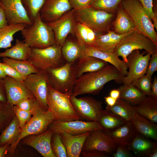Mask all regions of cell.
<instances>
[{
  "instance_id": "5b68a950",
  "label": "cell",
  "mask_w": 157,
  "mask_h": 157,
  "mask_svg": "<svg viewBox=\"0 0 157 157\" xmlns=\"http://www.w3.org/2000/svg\"><path fill=\"white\" fill-rule=\"evenodd\" d=\"M145 50L152 54L157 53V44L137 29L125 36L116 46L114 52L126 63L127 56L136 50Z\"/></svg>"
},
{
  "instance_id": "7402d4cb",
  "label": "cell",
  "mask_w": 157,
  "mask_h": 157,
  "mask_svg": "<svg viewBox=\"0 0 157 157\" xmlns=\"http://www.w3.org/2000/svg\"><path fill=\"white\" fill-rule=\"evenodd\" d=\"M147 138L136 132L127 146L139 156L149 157L157 149V142H151Z\"/></svg>"
},
{
  "instance_id": "8fae6325",
  "label": "cell",
  "mask_w": 157,
  "mask_h": 157,
  "mask_svg": "<svg viewBox=\"0 0 157 157\" xmlns=\"http://www.w3.org/2000/svg\"><path fill=\"white\" fill-rule=\"evenodd\" d=\"M139 50L133 51L127 57V75L123 79V84L128 85L146 74L151 54L144 55Z\"/></svg>"
},
{
  "instance_id": "b9f144b4",
  "label": "cell",
  "mask_w": 157,
  "mask_h": 157,
  "mask_svg": "<svg viewBox=\"0 0 157 157\" xmlns=\"http://www.w3.org/2000/svg\"><path fill=\"white\" fill-rule=\"evenodd\" d=\"M152 76L145 74L131 84L140 90L147 96H151Z\"/></svg>"
},
{
  "instance_id": "ac0fdd59",
  "label": "cell",
  "mask_w": 157,
  "mask_h": 157,
  "mask_svg": "<svg viewBox=\"0 0 157 157\" xmlns=\"http://www.w3.org/2000/svg\"><path fill=\"white\" fill-rule=\"evenodd\" d=\"M72 9L69 0H45L39 12L42 19L47 23L58 19Z\"/></svg>"
},
{
  "instance_id": "f6af8a7d",
  "label": "cell",
  "mask_w": 157,
  "mask_h": 157,
  "mask_svg": "<svg viewBox=\"0 0 157 157\" xmlns=\"http://www.w3.org/2000/svg\"><path fill=\"white\" fill-rule=\"evenodd\" d=\"M0 65L6 76L12 78L17 81L22 82L25 78L14 68L5 63L1 62Z\"/></svg>"
},
{
  "instance_id": "f1b7e54d",
  "label": "cell",
  "mask_w": 157,
  "mask_h": 157,
  "mask_svg": "<svg viewBox=\"0 0 157 157\" xmlns=\"http://www.w3.org/2000/svg\"><path fill=\"white\" fill-rule=\"evenodd\" d=\"M31 50V48L23 41L17 39L14 45L0 52V57L26 60L30 56Z\"/></svg>"
},
{
  "instance_id": "83f0119b",
  "label": "cell",
  "mask_w": 157,
  "mask_h": 157,
  "mask_svg": "<svg viewBox=\"0 0 157 157\" xmlns=\"http://www.w3.org/2000/svg\"><path fill=\"white\" fill-rule=\"evenodd\" d=\"M133 107L136 113L153 123H157V99L147 96L143 101Z\"/></svg>"
},
{
  "instance_id": "4fadbf2b",
  "label": "cell",
  "mask_w": 157,
  "mask_h": 157,
  "mask_svg": "<svg viewBox=\"0 0 157 157\" xmlns=\"http://www.w3.org/2000/svg\"><path fill=\"white\" fill-rule=\"evenodd\" d=\"M53 133L65 132L76 135L97 130H105L96 121H85L75 120L69 121H53L48 128Z\"/></svg>"
},
{
  "instance_id": "4dcf8cb0",
  "label": "cell",
  "mask_w": 157,
  "mask_h": 157,
  "mask_svg": "<svg viewBox=\"0 0 157 157\" xmlns=\"http://www.w3.org/2000/svg\"><path fill=\"white\" fill-rule=\"evenodd\" d=\"M74 35L78 43L82 47H92L97 35L89 27L78 22L76 23Z\"/></svg>"
},
{
  "instance_id": "816d5d0a",
  "label": "cell",
  "mask_w": 157,
  "mask_h": 157,
  "mask_svg": "<svg viewBox=\"0 0 157 157\" xmlns=\"http://www.w3.org/2000/svg\"><path fill=\"white\" fill-rule=\"evenodd\" d=\"M106 154L102 152L82 151L80 156L83 157H107Z\"/></svg>"
},
{
  "instance_id": "7dc6e473",
  "label": "cell",
  "mask_w": 157,
  "mask_h": 157,
  "mask_svg": "<svg viewBox=\"0 0 157 157\" xmlns=\"http://www.w3.org/2000/svg\"><path fill=\"white\" fill-rule=\"evenodd\" d=\"M92 0H69L72 9L77 10L89 7Z\"/></svg>"
},
{
  "instance_id": "60d3db41",
  "label": "cell",
  "mask_w": 157,
  "mask_h": 157,
  "mask_svg": "<svg viewBox=\"0 0 157 157\" xmlns=\"http://www.w3.org/2000/svg\"><path fill=\"white\" fill-rule=\"evenodd\" d=\"M51 144L56 157H67L66 148L62 142L60 133H53Z\"/></svg>"
},
{
  "instance_id": "8d00e7d4",
  "label": "cell",
  "mask_w": 157,
  "mask_h": 157,
  "mask_svg": "<svg viewBox=\"0 0 157 157\" xmlns=\"http://www.w3.org/2000/svg\"><path fill=\"white\" fill-rule=\"evenodd\" d=\"M92 47L100 51L108 53L114 52L116 46L107 32L105 34H98Z\"/></svg>"
},
{
  "instance_id": "7c38bea8",
  "label": "cell",
  "mask_w": 157,
  "mask_h": 157,
  "mask_svg": "<svg viewBox=\"0 0 157 157\" xmlns=\"http://www.w3.org/2000/svg\"><path fill=\"white\" fill-rule=\"evenodd\" d=\"M33 94L41 106L47 110L48 87L46 70H41L26 77L22 82Z\"/></svg>"
},
{
  "instance_id": "9a60e30c",
  "label": "cell",
  "mask_w": 157,
  "mask_h": 157,
  "mask_svg": "<svg viewBox=\"0 0 157 157\" xmlns=\"http://www.w3.org/2000/svg\"><path fill=\"white\" fill-rule=\"evenodd\" d=\"M74 12V10L72 9L58 19L47 23L53 32L56 44L62 46L68 34L74 35L76 23Z\"/></svg>"
},
{
  "instance_id": "484cf974",
  "label": "cell",
  "mask_w": 157,
  "mask_h": 157,
  "mask_svg": "<svg viewBox=\"0 0 157 157\" xmlns=\"http://www.w3.org/2000/svg\"><path fill=\"white\" fill-rule=\"evenodd\" d=\"M116 13V17L112 23L115 33L125 34L136 29L132 20L123 8L121 3Z\"/></svg>"
},
{
  "instance_id": "6da1fadb",
  "label": "cell",
  "mask_w": 157,
  "mask_h": 157,
  "mask_svg": "<svg viewBox=\"0 0 157 157\" xmlns=\"http://www.w3.org/2000/svg\"><path fill=\"white\" fill-rule=\"evenodd\" d=\"M125 76L114 66L108 65L101 70L85 73L77 78L71 95L76 97L85 94H97L110 81L123 83Z\"/></svg>"
},
{
  "instance_id": "94428289",
  "label": "cell",
  "mask_w": 157,
  "mask_h": 157,
  "mask_svg": "<svg viewBox=\"0 0 157 157\" xmlns=\"http://www.w3.org/2000/svg\"></svg>"
},
{
  "instance_id": "ffe728a7",
  "label": "cell",
  "mask_w": 157,
  "mask_h": 157,
  "mask_svg": "<svg viewBox=\"0 0 157 157\" xmlns=\"http://www.w3.org/2000/svg\"><path fill=\"white\" fill-rule=\"evenodd\" d=\"M92 56L105 61L115 67L124 76L127 74L126 63L121 60L114 52L109 53L104 52L92 47H83L82 56Z\"/></svg>"
},
{
  "instance_id": "f35d334b",
  "label": "cell",
  "mask_w": 157,
  "mask_h": 157,
  "mask_svg": "<svg viewBox=\"0 0 157 157\" xmlns=\"http://www.w3.org/2000/svg\"><path fill=\"white\" fill-rule=\"evenodd\" d=\"M15 115L13 106L7 103L0 104V134Z\"/></svg>"
},
{
  "instance_id": "ba28073f",
  "label": "cell",
  "mask_w": 157,
  "mask_h": 157,
  "mask_svg": "<svg viewBox=\"0 0 157 157\" xmlns=\"http://www.w3.org/2000/svg\"><path fill=\"white\" fill-rule=\"evenodd\" d=\"M61 47L55 44L43 48H31L27 60L39 71L59 67L64 64Z\"/></svg>"
},
{
  "instance_id": "836d02e7",
  "label": "cell",
  "mask_w": 157,
  "mask_h": 157,
  "mask_svg": "<svg viewBox=\"0 0 157 157\" xmlns=\"http://www.w3.org/2000/svg\"><path fill=\"white\" fill-rule=\"evenodd\" d=\"M62 56L67 62H73L82 57L83 47L77 41L66 40L61 47Z\"/></svg>"
},
{
  "instance_id": "11a10c76",
  "label": "cell",
  "mask_w": 157,
  "mask_h": 157,
  "mask_svg": "<svg viewBox=\"0 0 157 157\" xmlns=\"http://www.w3.org/2000/svg\"><path fill=\"white\" fill-rule=\"evenodd\" d=\"M10 145L6 144L0 147V157H4L8 152Z\"/></svg>"
},
{
  "instance_id": "d6986e66",
  "label": "cell",
  "mask_w": 157,
  "mask_h": 157,
  "mask_svg": "<svg viewBox=\"0 0 157 157\" xmlns=\"http://www.w3.org/2000/svg\"><path fill=\"white\" fill-rule=\"evenodd\" d=\"M7 103L12 106L23 100L35 97L22 82L6 76L3 79Z\"/></svg>"
},
{
  "instance_id": "d6a6232c",
  "label": "cell",
  "mask_w": 157,
  "mask_h": 157,
  "mask_svg": "<svg viewBox=\"0 0 157 157\" xmlns=\"http://www.w3.org/2000/svg\"><path fill=\"white\" fill-rule=\"evenodd\" d=\"M27 25L24 24H8L0 28V49H6L12 47L14 36L21 31Z\"/></svg>"
},
{
  "instance_id": "6f0895ef",
  "label": "cell",
  "mask_w": 157,
  "mask_h": 157,
  "mask_svg": "<svg viewBox=\"0 0 157 157\" xmlns=\"http://www.w3.org/2000/svg\"><path fill=\"white\" fill-rule=\"evenodd\" d=\"M119 95L120 92L118 89L112 90L110 92V96L116 99L119 98Z\"/></svg>"
},
{
  "instance_id": "e575fe53",
  "label": "cell",
  "mask_w": 157,
  "mask_h": 157,
  "mask_svg": "<svg viewBox=\"0 0 157 157\" xmlns=\"http://www.w3.org/2000/svg\"><path fill=\"white\" fill-rule=\"evenodd\" d=\"M97 122L106 132L114 129L127 122L106 109L102 110Z\"/></svg>"
},
{
  "instance_id": "681fc988",
  "label": "cell",
  "mask_w": 157,
  "mask_h": 157,
  "mask_svg": "<svg viewBox=\"0 0 157 157\" xmlns=\"http://www.w3.org/2000/svg\"><path fill=\"white\" fill-rule=\"evenodd\" d=\"M157 70V53L151 54L146 74L152 76Z\"/></svg>"
},
{
  "instance_id": "2e32d148",
  "label": "cell",
  "mask_w": 157,
  "mask_h": 157,
  "mask_svg": "<svg viewBox=\"0 0 157 157\" xmlns=\"http://www.w3.org/2000/svg\"><path fill=\"white\" fill-rule=\"evenodd\" d=\"M8 24L32 23L29 19L21 0H0Z\"/></svg>"
},
{
  "instance_id": "c3c4849f",
  "label": "cell",
  "mask_w": 157,
  "mask_h": 157,
  "mask_svg": "<svg viewBox=\"0 0 157 157\" xmlns=\"http://www.w3.org/2000/svg\"><path fill=\"white\" fill-rule=\"evenodd\" d=\"M138 0L142 4L149 18L151 20H153L157 14V13L154 12L153 10V0Z\"/></svg>"
},
{
  "instance_id": "52a82bcc",
  "label": "cell",
  "mask_w": 157,
  "mask_h": 157,
  "mask_svg": "<svg viewBox=\"0 0 157 157\" xmlns=\"http://www.w3.org/2000/svg\"><path fill=\"white\" fill-rule=\"evenodd\" d=\"M76 20L88 26L98 34L108 32L113 22L115 13L90 7L74 10Z\"/></svg>"
},
{
  "instance_id": "603a6c76",
  "label": "cell",
  "mask_w": 157,
  "mask_h": 157,
  "mask_svg": "<svg viewBox=\"0 0 157 157\" xmlns=\"http://www.w3.org/2000/svg\"><path fill=\"white\" fill-rule=\"evenodd\" d=\"M135 131L147 138L157 141V125L136 113L130 121Z\"/></svg>"
},
{
  "instance_id": "e0dca14e",
  "label": "cell",
  "mask_w": 157,
  "mask_h": 157,
  "mask_svg": "<svg viewBox=\"0 0 157 157\" xmlns=\"http://www.w3.org/2000/svg\"><path fill=\"white\" fill-rule=\"evenodd\" d=\"M53 133L52 130L48 128L43 133L28 135L20 141L23 144L35 149L43 157H56L51 144V138Z\"/></svg>"
},
{
  "instance_id": "4316f807",
  "label": "cell",
  "mask_w": 157,
  "mask_h": 157,
  "mask_svg": "<svg viewBox=\"0 0 157 157\" xmlns=\"http://www.w3.org/2000/svg\"><path fill=\"white\" fill-rule=\"evenodd\" d=\"M21 130L18 119L15 115L0 134V147L7 144L10 145L9 149L12 147L18 139Z\"/></svg>"
},
{
  "instance_id": "d4e9b609",
  "label": "cell",
  "mask_w": 157,
  "mask_h": 157,
  "mask_svg": "<svg viewBox=\"0 0 157 157\" xmlns=\"http://www.w3.org/2000/svg\"><path fill=\"white\" fill-rule=\"evenodd\" d=\"M106 132L117 145L127 146L129 144L136 132L130 121L127 122L114 129Z\"/></svg>"
},
{
  "instance_id": "ee69618b",
  "label": "cell",
  "mask_w": 157,
  "mask_h": 157,
  "mask_svg": "<svg viewBox=\"0 0 157 157\" xmlns=\"http://www.w3.org/2000/svg\"><path fill=\"white\" fill-rule=\"evenodd\" d=\"M15 115L17 118L22 129L31 119L32 115L29 112L19 109L15 105L13 106Z\"/></svg>"
},
{
  "instance_id": "74e56055",
  "label": "cell",
  "mask_w": 157,
  "mask_h": 157,
  "mask_svg": "<svg viewBox=\"0 0 157 157\" xmlns=\"http://www.w3.org/2000/svg\"><path fill=\"white\" fill-rule=\"evenodd\" d=\"M123 0H92L89 7L92 8L115 13Z\"/></svg>"
},
{
  "instance_id": "1f68e13d",
  "label": "cell",
  "mask_w": 157,
  "mask_h": 157,
  "mask_svg": "<svg viewBox=\"0 0 157 157\" xmlns=\"http://www.w3.org/2000/svg\"><path fill=\"white\" fill-rule=\"evenodd\" d=\"M106 109L127 122L130 121L136 113L133 106L119 98L117 99L113 106L109 107L107 106Z\"/></svg>"
},
{
  "instance_id": "f5cc1de1",
  "label": "cell",
  "mask_w": 157,
  "mask_h": 157,
  "mask_svg": "<svg viewBox=\"0 0 157 157\" xmlns=\"http://www.w3.org/2000/svg\"><path fill=\"white\" fill-rule=\"evenodd\" d=\"M8 25V22L3 9L0 6V28Z\"/></svg>"
},
{
  "instance_id": "d590c367",
  "label": "cell",
  "mask_w": 157,
  "mask_h": 157,
  "mask_svg": "<svg viewBox=\"0 0 157 157\" xmlns=\"http://www.w3.org/2000/svg\"><path fill=\"white\" fill-rule=\"evenodd\" d=\"M2 62L14 68L24 77L39 71L28 60H16L7 57L2 58Z\"/></svg>"
},
{
  "instance_id": "db71d44e",
  "label": "cell",
  "mask_w": 157,
  "mask_h": 157,
  "mask_svg": "<svg viewBox=\"0 0 157 157\" xmlns=\"http://www.w3.org/2000/svg\"><path fill=\"white\" fill-rule=\"evenodd\" d=\"M151 96L157 99V77L156 76L154 77V80L151 86Z\"/></svg>"
},
{
  "instance_id": "91938a15",
  "label": "cell",
  "mask_w": 157,
  "mask_h": 157,
  "mask_svg": "<svg viewBox=\"0 0 157 157\" xmlns=\"http://www.w3.org/2000/svg\"><path fill=\"white\" fill-rule=\"evenodd\" d=\"M157 149L155 150L149 156V157H157Z\"/></svg>"
},
{
  "instance_id": "7a4b0ae2",
  "label": "cell",
  "mask_w": 157,
  "mask_h": 157,
  "mask_svg": "<svg viewBox=\"0 0 157 157\" xmlns=\"http://www.w3.org/2000/svg\"><path fill=\"white\" fill-rule=\"evenodd\" d=\"M21 31L23 41L31 48H43L56 44L53 30L42 19L40 12L32 23Z\"/></svg>"
},
{
  "instance_id": "277c9868",
  "label": "cell",
  "mask_w": 157,
  "mask_h": 157,
  "mask_svg": "<svg viewBox=\"0 0 157 157\" xmlns=\"http://www.w3.org/2000/svg\"><path fill=\"white\" fill-rule=\"evenodd\" d=\"M75 62H66L57 67L47 70L48 85L62 93L72 94L77 78L75 76Z\"/></svg>"
},
{
  "instance_id": "f546056e",
  "label": "cell",
  "mask_w": 157,
  "mask_h": 157,
  "mask_svg": "<svg viewBox=\"0 0 157 157\" xmlns=\"http://www.w3.org/2000/svg\"><path fill=\"white\" fill-rule=\"evenodd\" d=\"M117 89L120 92L119 98L133 106L143 101L147 96L131 84L128 85L123 84Z\"/></svg>"
},
{
  "instance_id": "8992f818",
  "label": "cell",
  "mask_w": 157,
  "mask_h": 157,
  "mask_svg": "<svg viewBox=\"0 0 157 157\" xmlns=\"http://www.w3.org/2000/svg\"><path fill=\"white\" fill-rule=\"evenodd\" d=\"M122 6L132 20L136 29L157 44V34L153 24L138 0H123Z\"/></svg>"
},
{
  "instance_id": "bcb514c9",
  "label": "cell",
  "mask_w": 157,
  "mask_h": 157,
  "mask_svg": "<svg viewBox=\"0 0 157 157\" xmlns=\"http://www.w3.org/2000/svg\"><path fill=\"white\" fill-rule=\"evenodd\" d=\"M115 151L112 154L113 157H130L133 156L127 146L117 145Z\"/></svg>"
},
{
  "instance_id": "30bf717a",
  "label": "cell",
  "mask_w": 157,
  "mask_h": 157,
  "mask_svg": "<svg viewBox=\"0 0 157 157\" xmlns=\"http://www.w3.org/2000/svg\"><path fill=\"white\" fill-rule=\"evenodd\" d=\"M76 97L71 95L70 98L80 119L97 122L103 110V103L91 97Z\"/></svg>"
},
{
  "instance_id": "9c48e42d",
  "label": "cell",
  "mask_w": 157,
  "mask_h": 157,
  "mask_svg": "<svg viewBox=\"0 0 157 157\" xmlns=\"http://www.w3.org/2000/svg\"><path fill=\"white\" fill-rule=\"evenodd\" d=\"M51 113L49 110L41 108L33 115L29 121L22 129L17 142L8 150L13 154L19 142L24 138L30 135L41 133L46 130L51 123L54 121Z\"/></svg>"
},
{
  "instance_id": "5bb4252c",
  "label": "cell",
  "mask_w": 157,
  "mask_h": 157,
  "mask_svg": "<svg viewBox=\"0 0 157 157\" xmlns=\"http://www.w3.org/2000/svg\"><path fill=\"white\" fill-rule=\"evenodd\" d=\"M117 146L105 131L97 130L90 132L82 151L102 152L111 154L115 151Z\"/></svg>"
},
{
  "instance_id": "44dd1931",
  "label": "cell",
  "mask_w": 157,
  "mask_h": 157,
  "mask_svg": "<svg viewBox=\"0 0 157 157\" xmlns=\"http://www.w3.org/2000/svg\"><path fill=\"white\" fill-rule=\"evenodd\" d=\"M90 132L73 135L62 132L61 139L66 148L67 157H79L85 141Z\"/></svg>"
},
{
  "instance_id": "f907efd6",
  "label": "cell",
  "mask_w": 157,
  "mask_h": 157,
  "mask_svg": "<svg viewBox=\"0 0 157 157\" xmlns=\"http://www.w3.org/2000/svg\"><path fill=\"white\" fill-rule=\"evenodd\" d=\"M7 101L3 79L0 78V104L7 103Z\"/></svg>"
},
{
  "instance_id": "ab89813d",
  "label": "cell",
  "mask_w": 157,
  "mask_h": 157,
  "mask_svg": "<svg viewBox=\"0 0 157 157\" xmlns=\"http://www.w3.org/2000/svg\"><path fill=\"white\" fill-rule=\"evenodd\" d=\"M45 0H21L27 13L32 21L40 12Z\"/></svg>"
},
{
  "instance_id": "3957f363",
  "label": "cell",
  "mask_w": 157,
  "mask_h": 157,
  "mask_svg": "<svg viewBox=\"0 0 157 157\" xmlns=\"http://www.w3.org/2000/svg\"><path fill=\"white\" fill-rule=\"evenodd\" d=\"M71 94L60 93L48 85L47 104L54 121H69L80 120L70 100Z\"/></svg>"
},
{
  "instance_id": "9f6ffc18",
  "label": "cell",
  "mask_w": 157,
  "mask_h": 157,
  "mask_svg": "<svg viewBox=\"0 0 157 157\" xmlns=\"http://www.w3.org/2000/svg\"><path fill=\"white\" fill-rule=\"evenodd\" d=\"M104 99L107 104V106L109 107L113 106L115 104L117 100L110 96L105 97Z\"/></svg>"
},
{
  "instance_id": "7bdbcfd3",
  "label": "cell",
  "mask_w": 157,
  "mask_h": 157,
  "mask_svg": "<svg viewBox=\"0 0 157 157\" xmlns=\"http://www.w3.org/2000/svg\"><path fill=\"white\" fill-rule=\"evenodd\" d=\"M15 105L20 109L31 113L32 115L41 108H43L35 97L22 100Z\"/></svg>"
},
{
  "instance_id": "cb8c5ba5",
  "label": "cell",
  "mask_w": 157,
  "mask_h": 157,
  "mask_svg": "<svg viewBox=\"0 0 157 157\" xmlns=\"http://www.w3.org/2000/svg\"><path fill=\"white\" fill-rule=\"evenodd\" d=\"M78 59L76 67L77 78L85 73L101 70L109 65L105 61L92 56H84Z\"/></svg>"
},
{
  "instance_id": "680465c9",
  "label": "cell",
  "mask_w": 157,
  "mask_h": 157,
  "mask_svg": "<svg viewBox=\"0 0 157 157\" xmlns=\"http://www.w3.org/2000/svg\"><path fill=\"white\" fill-rule=\"evenodd\" d=\"M1 62L0 61V63ZM6 76L0 65V78L3 79Z\"/></svg>"
}]
</instances>
